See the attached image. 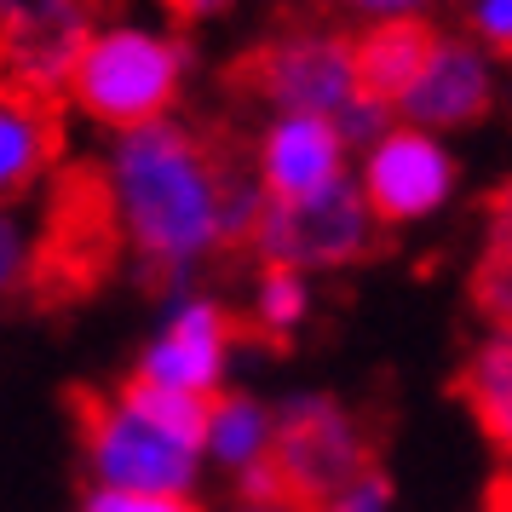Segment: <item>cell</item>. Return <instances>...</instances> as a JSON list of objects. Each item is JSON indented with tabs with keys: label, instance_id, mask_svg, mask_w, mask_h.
I'll return each instance as SVG.
<instances>
[{
	"label": "cell",
	"instance_id": "1",
	"mask_svg": "<svg viewBox=\"0 0 512 512\" xmlns=\"http://www.w3.org/2000/svg\"><path fill=\"white\" fill-rule=\"evenodd\" d=\"M236 150L202 127L167 116L116 133L98 162V213L156 288L185 294L196 271L231 254L225 242V179Z\"/></svg>",
	"mask_w": 512,
	"mask_h": 512
},
{
	"label": "cell",
	"instance_id": "2",
	"mask_svg": "<svg viewBox=\"0 0 512 512\" xmlns=\"http://www.w3.org/2000/svg\"><path fill=\"white\" fill-rule=\"evenodd\" d=\"M202 420L208 403L144 380L81 397V466L87 489L127 495H196L202 489Z\"/></svg>",
	"mask_w": 512,
	"mask_h": 512
},
{
	"label": "cell",
	"instance_id": "3",
	"mask_svg": "<svg viewBox=\"0 0 512 512\" xmlns=\"http://www.w3.org/2000/svg\"><path fill=\"white\" fill-rule=\"evenodd\" d=\"M190 64H196V52L179 29L139 24V18L93 24L87 47L70 64L64 104H75L93 127L116 139V133L167 121L179 110V98L190 87Z\"/></svg>",
	"mask_w": 512,
	"mask_h": 512
},
{
	"label": "cell",
	"instance_id": "4",
	"mask_svg": "<svg viewBox=\"0 0 512 512\" xmlns=\"http://www.w3.org/2000/svg\"><path fill=\"white\" fill-rule=\"evenodd\" d=\"M231 87L265 116H340L357 87V35L340 18H288L242 52Z\"/></svg>",
	"mask_w": 512,
	"mask_h": 512
},
{
	"label": "cell",
	"instance_id": "5",
	"mask_svg": "<svg viewBox=\"0 0 512 512\" xmlns=\"http://www.w3.org/2000/svg\"><path fill=\"white\" fill-rule=\"evenodd\" d=\"M271 415H277L271 466L282 495L300 507H323L340 484L380 466V438L369 415L351 409L340 392H282Z\"/></svg>",
	"mask_w": 512,
	"mask_h": 512
},
{
	"label": "cell",
	"instance_id": "6",
	"mask_svg": "<svg viewBox=\"0 0 512 512\" xmlns=\"http://www.w3.org/2000/svg\"><path fill=\"white\" fill-rule=\"evenodd\" d=\"M380 242H386L380 219L369 213L357 179H346L311 202H265L242 254H254V265H282V271H300L317 282L328 271H351L374 259Z\"/></svg>",
	"mask_w": 512,
	"mask_h": 512
},
{
	"label": "cell",
	"instance_id": "7",
	"mask_svg": "<svg viewBox=\"0 0 512 512\" xmlns=\"http://www.w3.org/2000/svg\"><path fill=\"white\" fill-rule=\"evenodd\" d=\"M351 179H357V190H363L369 213L380 219V231H403V225L438 219V213L455 202L461 162H455L449 139L392 121V127L357 156Z\"/></svg>",
	"mask_w": 512,
	"mask_h": 512
},
{
	"label": "cell",
	"instance_id": "8",
	"mask_svg": "<svg viewBox=\"0 0 512 512\" xmlns=\"http://www.w3.org/2000/svg\"><path fill=\"white\" fill-rule=\"evenodd\" d=\"M236 311L219 294H173L162 311L156 334L144 340L139 363H133V380L144 386H162V392H179V397H208L225 392L231 380V363H236Z\"/></svg>",
	"mask_w": 512,
	"mask_h": 512
},
{
	"label": "cell",
	"instance_id": "9",
	"mask_svg": "<svg viewBox=\"0 0 512 512\" xmlns=\"http://www.w3.org/2000/svg\"><path fill=\"white\" fill-rule=\"evenodd\" d=\"M495 93H501V75H495V58L484 47H472L461 29H438V41L426 52L420 75L409 81V93L392 104V116L403 127H420V133H461V127H478V121L495 110Z\"/></svg>",
	"mask_w": 512,
	"mask_h": 512
},
{
	"label": "cell",
	"instance_id": "10",
	"mask_svg": "<svg viewBox=\"0 0 512 512\" xmlns=\"http://www.w3.org/2000/svg\"><path fill=\"white\" fill-rule=\"evenodd\" d=\"M242 156L265 202H311L351 179V144L328 116H265Z\"/></svg>",
	"mask_w": 512,
	"mask_h": 512
},
{
	"label": "cell",
	"instance_id": "11",
	"mask_svg": "<svg viewBox=\"0 0 512 512\" xmlns=\"http://www.w3.org/2000/svg\"><path fill=\"white\" fill-rule=\"evenodd\" d=\"M87 35L93 0H0V75L41 98H64Z\"/></svg>",
	"mask_w": 512,
	"mask_h": 512
},
{
	"label": "cell",
	"instance_id": "12",
	"mask_svg": "<svg viewBox=\"0 0 512 512\" xmlns=\"http://www.w3.org/2000/svg\"><path fill=\"white\" fill-rule=\"evenodd\" d=\"M58 98H41L0 75V208H24V196L52 173L64 133H58Z\"/></svg>",
	"mask_w": 512,
	"mask_h": 512
},
{
	"label": "cell",
	"instance_id": "13",
	"mask_svg": "<svg viewBox=\"0 0 512 512\" xmlns=\"http://www.w3.org/2000/svg\"><path fill=\"white\" fill-rule=\"evenodd\" d=\"M271 443H277V415L271 403L242 386H225L219 397H208V420H202V461L225 478H248L254 466L271 461Z\"/></svg>",
	"mask_w": 512,
	"mask_h": 512
},
{
	"label": "cell",
	"instance_id": "14",
	"mask_svg": "<svg viewBox=\"0 0 512 512\" xmlns=\"http://www.w3.org/2000/svg\"><path fill=\"white\" fill-rule=\"evenodd\" d=\"M466 415L478 420V432L489 438V449L512 466V328H484L461 357L455 374Z\"/></svg>",
	"mask_w": 512,
	"mask_h": 512
},
{
	"label": "cell",
	"instance_id": "15",
	"mask_svg": "<svg viewBox=\"0 0 512 512\" xmlns=\"http://www.w3.org/2000/svg\"><path fill=\"white\" fill-rule=\"evenodd\" d=\"M351 35H357V87H363V98L392 110L426 64V52L438 41V24H369L351 29Z\"/></svg>",
	"mask_w": 512,
	"mask_h": 512
},
{
	"label": "cell",
	"instance_id": "16",
	"mask_svg": "<svg viewBox=\"0 0 512 512\" xmlns=\"http://www.w3.org/2000/svg\"><path fill=\"white\" fill-rule=\"evenodd\" d=\"M466 300L484 328H512V179L489 196L484 236L466 271Z\"/></svg>",
	"mask_w": 512,
	"mask_h": 512
},
{
	"label": "cell",
	"instance_id": "17",
	"mask_svg": "<svg viewBox=\"0 0 512 512\" xmlns=\"http://www.w3.org/2000/svg\"><path fill=\"white\" fill-rule=\"evenodd\" d=\"M311 305L317 288L300 271H282V265H254V288H248V328L259 340H294L311 323Z\"/></svg>",
	"mask_w": 512,
	"mask_h": 512
},
{
	"label": "cell",
	"instance_id": "18",
	"mask_svg": "<svg viewBox=\"0 0 512 512\" xmlns=\"http://www.w3.org/2000/svg\"><path fill=\"white\" fill-rule=\"evenodd\" d=\"M41 277V225L24 208H0V305Z\"/></svg>",
	"mask_w": 512,
	"mask_h": 512
},
{
	"label": "cell",
	"instance_id": "19",
	"mask_svg": "<svg viewBox=\"0 0 512 512\" xmlns=\"http://www.w3.org/2000/svg\"><path fill=\"white\" fill-rule=\"evenodd\" d=\"M334 18H351L357 29L369 24H432V12H443L449 0H323Z\"/></svg>",
	"mask_w": 512,
	"mask_h": 512
},
{
	"label": "cell",
	"instance_id": "20",
	"mask_svg": "<svg viewBox=\"0 0 512 512\" xmlns=\"http://www.w3.org/2000/svg\"><path fill=\"white\" fill-rule=\"evenodd\" d=\"M461 35L489 58H512V0H461Z\"/></svg>",
	"mask_w": 512,
	"mask_h": 512
},
{
	"label": "cell",
	"instance_id": "21",
	"mask_svg": "<svg viewBox=\"0 0 512 512\" xmlns=\"http://www.w3.org/2000/svg\"><path fill=\"white\" fill-rule=\"evenodd\" d=\"M392 507H397L392 472L386 466H369V472H357L351 484H340L323 507H311V512H392Z\"/></svg>",
	"mask_w": 512,
	"mask_h": 512
},
{
	"label": "cell",
	"instance_id": "22",
	"mask_svg": "<svg viewBox=\"0 0 512 512\" xmlns=\"http://www.w3.org/2000/svg\"><path fill=\"white\" fill-rule=\"evenodd\" d=\"M81 512H208L196 495H127V489H87Z\"/></svg>",
	"mask_w": 512,
	"mask_h": 512
},
{
	"label": "cell",
	"instance_id": "23",
	"mask_svg": "<svg viewBox=\"0 0 512 512\" xmlns=\"http://www.w3.org/2000/svg\"><path fill=\"white\" fill-rule=\"evenodd\" d=\"M242 0H167V12H179V24H208V18H225Z\"/></svg>",
	"mask_w": 512,
	"mask_h": 512
},
{
	"label": "cell",
	"instance_id": "24",
	"mask_svg": "<svg viewBox=\"0 0 512 512\" xmlns=\"http://www.w3.org/2000/svg\"><path fill=\"white\" fill-rule=\"evenodd\" d=\"M225 512H311V507L288 501V495H265V501H231Z\"/></svg>",
	"mask_w": 512,
	"mask_h": 512
},
{
	"label": "cell",
	"instance_id": "25",
	"mask_svg": "<svg viewBox=\"0 0 512 512\" xmlns=\"http://www.w3.org/2000/svg\"><path fill=\"white\" fill-rule=\"evenodd\" d=\"M495 512H512V472L501 478V489H495Z\"/></svg>",
	"mask_w": 512,
	"mask_h": 512
}]
</instances>
